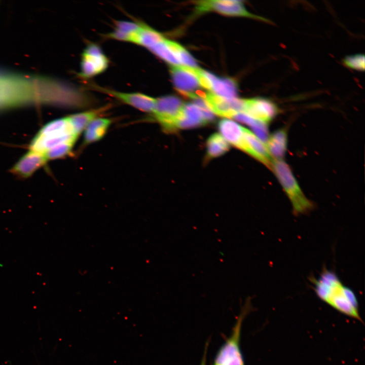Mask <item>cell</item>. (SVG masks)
<instances>
[{
    "instance_id": "5",
    "label": "cell",
    "mask_w": 365,
    "mask_h": 365,
    "mask_svg": "<svg viewBox=\"0 0 365 365\" xmlns=\"http://www.w3.org/2000/svg\"><path fill=\"white\" fill-rule=\"evenodd\" d=\"M210 11H215L222 14L230 16L246 17L271 22L268 19L252 14L248 12L241 1H201L196 4V12L202 13Z\"/></svg>"
},
{
    "instance_id": "21",
    "label": "cell",
    "mask_w": 365,
    "mask_h": 365,
    "mask_svg": "<svg viewBox=\"0 0 365 365\" xmlns=\"http://www.w3.org/2000/svg\"><path fill=\"white\" fill-rule=\"evenodd\" d=\"M165 43L176 57L180 64L193 68L198 67L196 60L183 47L175 42L166 39Z\"/></svg>"
},
{
    "instance_id": "25",
    "label": "cell",
    "mask_w": 365,
    "mask_h": 365,
    "mask_svg": "<svg viewBox=\"0 0 365 365\" xmlns=\"http://www.w3.org/2000/svg\"><path fill=\"white\" fill-rule=\"evenodd\" d=\"M344 64L347 67L359 71L364 69V55L357 54L345 57L343 60Z\"/></svg>"
},
{
    "instance_id": "24",
    "label": "cell",
    "mask_w": 365,
    "mask_h": 365,
    "mask_svg": "<svg viewBox=\"0 0 365 365\" xmlns=\"http://www.w3.org/2000/svg\"><path fill=\"white\" fill-rule=\"evenodd\" d=\"M75 143L66 142L49 150L44 155L47 161L64 158L72 153Z\"/></svg>"
},
{
    "instance_id": "2",
    "label": "cell",
    "mask_w": 365,
    "mask_h": 365,
    "mask_svg": "<svg viewBox=\"0 0 365 365\" xmlns=\"http://www.w3.org/2000/svg\"><path fill=\"white\" fill-rule=\"evenodd\" d=\"M272 170L283 188L292 206L295 216L309 213L314 203L303 193L288 165L282 160H273Z\"/></svg>"
},
{
    "instance_id": "26",
    "label": "cell",
    "mask_w": 365,
    "mask_h": 365,
    "mask_svg": "<svg viewBox=\"0 0 365 365\" xmlns=\"http://www.w3.org/2000/svg\"><path fill=\"white\" fill-rule=\"evenodd\" d=\"M223 365H243L240 352L228 359Z\"/></svg>"
},
{
    "instance_id": "17",
    "label": "cell",
    "mask_w": 365,
    "mask_h": 365,
    "mask_svg": "<svg viewBox=\"0 0 365 365\" xmlns=\"http://www.w3.org/2000/svg\"><path fill=\"white\" fill-rule=\"evenodd\" d=\"M218 128L227 142L241 149L243 142L244 127L235 122L224 119L220 122Z\"/></svg>"
},
{
    "instance_id": "10",
    "label": "cell",
    "mask_w": 365,
    "mask_h": 365,
    "mask_svg": "<svg viewBox=\"0 0 365 365\" xmlns=\"http://www.w3.org/2000/svg\"><path fill=\"white\" fill-rule=\"evenodd\" d=\"M47 162L44 155L29 150L18 160L11 170L16 176L26 178L31 176Z\"/></svg>"
},
{
    "instance_id": "15",
    "label": "cell",
    "mask_w": 365,
    "mask_h": 365,
    "mask_svg": "<svg viewBox=\"0 0 365 365\" xmlns=\"http://www.w3.org/2000/svg\"><path fill=\"white\" fill-rule=\"evenodd\" d=\"M207 123L200 110L194 104H184L182 113L177 124V128L186 129Z\"/></svg>"
},
{
    "instance_id": "23",
    "label": "cell",
    "mask_w": 365,
    "mask_h": 365,
    "mask_svg": "<svg viewBox=\"0 0 365 365\" xmlns=\"http://www.w3.org/2000/svg\"><path fill=\"white\" fill-rule=\"evenodd\" d=\"M166 38L156 44L148 50L155 55L170 63L171 65H180V64L172 52L165 43Z\"/></svg>"
},
{
    "instance_id": "14",
    "label": "cell",
    "mask_w": 365,
    "mask_h": 365,
    "mask_svg": "<svg viewBox=\"0 0 365 365\" xmlns=\"http://www.w3.org/2000/svg\"><path fill=\"white\" fill-rule=\"evenodd\" d=\"M164 39L161 33L141 22L139 28L132 35L129 43L149 49Z\"/></svg>"
},
{
    "instance_id": "16",
    "label": "cell",
    "mask_w": 365,
    "mask_h": 365,
    "mask_svg": "<svg viewBox=\"0 0 365 365\" xmlns=\"http://www.w3.org/2000/svg\"><path fill=\"white\" fill-rule=\"evenodd\" d=\"M267 150L273 160H282L287 145V134L284 129L278 130L269 136L265 143Z\"/></svg>"
},
{
    "instance_id": "13",
    "label": "cell",
    "mask_w": 365,
    "mask_h": 365,
    "mask_svg": "<svg viewBox=\"0 0 365 365\" xmlns=\"http://www.w3.org/2000/svg\"><path fill=\"white\" fill-rule=\"evenodd\" d=\"M113 121L102 117L92 121L84 130L81 149L101 140L105 135Z\"/></svg>"
},
{
    "instance_id": "18",
    "label": "cell",
    "mask_w": 365,
    "mask_h": 365,
    "mask_svg": "<svg viewBox=\"0 0 365 365\" xmlns=\"http://www.w3.org/2000/svg\"><path fill=\"white\" fill-rule=\"evenodd\" d=\"M212 83L211 90L215 94L227 99L236 98L237 86L235 81L228 78H220L206 71Z\"/></svg>"
},
{
    "instance_id": "20",
    "label": "cell",
    "mask_w": 365,
    "mask_h": 365,
    "mask_svg": "<svg viewBox=\"0 0 365 365\" xmlns=\"http://www.w3.org/2000/svg\"><path fill=\"white\" fill-rule=\"evenodd\" d=\"M239 330L238 327L233 337L220 350L216 358L215 365H223L228 359L240 352L238 347Z\"/></svg>"
},
{
    "instance_id": "6",
    "label": "cell",
    "mask_w": 365,
    "mask_h": 365,
    "mask_svg": "<svg viewBox=\"0 0 365 365\" xmlns=\"http://www.w3.org/2000/svg\"><path fill=\"white\" fill-rule=\"evenodd\" d=\"M90 86L94 90L113 97L141 112L152 113L156 105V98L142 93L120 92L94 84L90 85Z\"/></svg>"
},
{
    "instance_id": "11",
    "label": "cell",
    "mask_w": 365,
    "mask_h": 365,
    "mask_svg": "<svg viewBox=\"0 0 365 365\" xmlns=\"http://www.w3.org/2000/svg\"><path fill=\"white\" fill-rule=\"evenodd\" d=\"M241 150L271 169L273 160L270 155L266 144L255 134L245 128L243 143Z\"/></svg>"
},
{
    "instance_id": "19",
    "label": "cell",
    "mask_w": 365,
    "mask_h": 365,
    "mask_svg": "<svg viewBox=\"0 0 365 365\" xmlns=\"http://www.w3.org/2000/svg\"><path fill=\"white\" fill-rule=\"evenodd\" d=\"M141 22L116 21L114 30L105 35L106 38L129 42L132 35L140 26Z\"/></svg>"
},
{
    "instance_id": "22",
    "label": "cell",
    "mask_w": 365,
    "mask_h": 365,
    "mask_svg": "<svg viewBox=\"0 0 365 365\" xmlns=\"http://www.w3.org/2000/svg\"><path fill=\"white\" fill-rule=\"evenodd\" d=\"M229 149L228 142L217 133L212 134L207 141V154L210 158L220 156Z\"/></svg>"
},
{
    "instance_id": "4",
    "label": "cell",
    "mask_w": 365,
    "mask_h": 365,
    "mask_svg": "<svg viewBox=\"0 0 365 365\" xmlns=\"http://www.w3.org/2000/svg\"><path fill=\"white\" fill-rule=\"evenodd\" d=\"M109 60L97 45L89 44L81 54V71L79 75L89 79L104 72L108 67Z\"/></svg>"
},
{
    "instance_id": "27",
    "label": "cell",
    "mask_w": 365,
    "mask_h": 365,
    "mask_svg": "<svg viewBox=\"0 0 365 365\" xmlns=\"http://www.w3.org/2000/svg\"><path fill=\"white\" fill-rule=\"evenodd\" d=\"M203 365H204V364Z\"/></svg>"
},
{
    "instance_id": "1",
    "label": "cell",
    "mask_w": 365,
    "mask_h": 365,
    "mask_svg": "<svg viewBox=\"0 0 365 365\" xmlns=\"http://www.w3.org/2000/svg\"><path fill=\"white\" fill-rule=\"evenodd\" d=\"M309 280L321 301L342 313L360 320L355 293L343 283L335 272L323 267L317 277L312 276Z\"/></svg>"
},
{
    "instance_id": "3",
    "label": "cell",
    "mask_w": 365,
    "mask_h": 365,
    "mask_svg": "<svg viewBox=\"0 0 365 365\" xmlns=\"http://www.w3.org/2000/svg\"><path fill=\"white\" fill-rule=\"evenodd\" d=\"M184 104L178 97L166 95L156 98V105L151 113L154 119L165 132L176 129V124L180 118Z\"/></svg>"
},
{
    "instance_id": "8",
    "label": "cell",
    "mask_w": 365,
    "mask_h": 365,
    "mask_svg": "<svg viewBox=\"0 0 365 365\" xmlns=\"http://www.w3.org/2000/svg\"><path fill=\"white\" fill-rule=\"evenodd\" d=\"M244 113L267 124L278 114L279 108L272 100L262 97L245 99Z\"/></svg>"
},
{
    "instance_id": "12",
    "label": "cell",
    "mask_w": 365,
    "mask_h": 365,
    "mask_svg": "<svg viewBox=\"0 0 365 365\" xmlns=\"http://www.w3.org/2000/svg\"><path fill=\"white\" fill-rule=\"evenodd\" d=\"M111 105H105L96 108L90 109L67 116L75 133L79 136L86 127L94 120L102 117Z\"/></svg>"
},
{
    "instance_id": "9",
    "label": "cell",
    "mask_w": 365,
    "mask_h": 365,
    "mask_svg": "<svg viewBox=\"0 0 365 365\" xmlns=\"http://www.w3.org/2000/svg\"><path fill=\"white\" fill-rule=\"evenodd\" d=\"M170 72L175 87L184 95L189 97L199 87L200 85L193 67L184 65H171Z\"/></svg>"
},
{
    "instance_id": "7",
    "label": "cell",
    "mask_w": 365,
    "mask_h": 365,
    "mask_svg": "<svg viewBox=\"0 0 365 365\" xmlns=\"http://www.w3.org/2000/svg\"><path fill=\"white\" fill-rule=\"evenodd\" d=\"M204 99L211 112L221 117L233 118L244 111V99L224 98L212 92L205 94Z\"/></svg>"
}]
</instances>
